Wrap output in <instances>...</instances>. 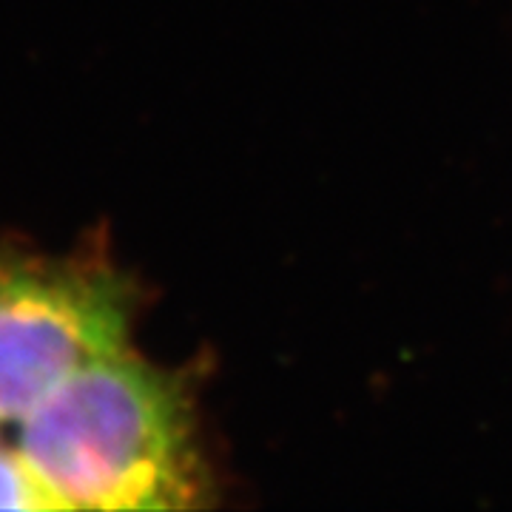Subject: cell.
Masks as SVG:
<instances>
[{"label": "cell", "instance_id": "cell-2", "mask_svg": "<svg viewBox=\"0 0 512 512\" xmlns=\"http://www.w3.org/2000/svg\"><path fill=\"white\" fill-rule=\"evenodd\" d=\"M134 293L100 262L0 254V424L74 370L131 348Z\"/></svg>", "mask_w": 512, "mask_h": 512}, {"label": "cell", "instance_id": "cell-3", "mask_svg": "<svg viewBox=\"0 0 512 512\" xmlns=\"http://www.w3.org/2000/svg\"><path fill=\"white\" fill-rule=\"evenodd\" d=\"M0 510H60L18 447H0Z\"/></svg>", "mask_w": 512, "mask_h": 512}, {"label": "cell", "instance_id": "cell-1", "mask_svg": "<svg viewBox=\"0 0 512 512\" xmlns=\"http://www.w3.org/2000/svg\"><path fill=\"white\" fill-rule=\"evenodd\" d=\"M15 447L60 510H194L208 495L183 382L131 348L57 384Z\"/></svg>", "mask_w": 512, "mask_h": 512}]
</instances>
